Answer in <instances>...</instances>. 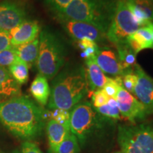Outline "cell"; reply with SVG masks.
<instances>
[{
    "label": "cell",
    "instance_id": "1",
    "mask_svg": "<svg viewBox=\"0 0 153 153\" xmlns=\"http://www.w3.org/2000/svg\"><path fill=\"white\" fill-rule=\"evenodd\" d=\"M47 111L24 96L0 102V123L16 138L30 141L41 136Z\"/></svg>",
    "mask_w": 153,
    "mask_h": 153
},
{
    "label": "cell",
    "instance_id": "2",
    "mask_svg": "<svg viewBox=\"0 0 153 153\" xmlns=\"http://www.w3.org/2000/svg\"><path fill=\"white\" fill-rule=\"evenodd\" d=\"M89 90L85 68L82 65L66 67L53 78L48 108L70 111Z\"/></svg>",
    "mask_w": 153,
    "mask_h": 153
},
{
    "label": "cell",
    "instance_id": "3",
    "mask_svg": "<svg viewBox=\"0 0 153 153\" xmlns=\"http://www.w3.org/2000/svg\"><path fill=\"white\" fill-rule=\"evenodd\" d=\"M116 4L112 0H72L60 13L58 21L83 22L95 26L106 34L114 17Z\"/></svg>",
    "mask_w": 153,
    "mask_h": 153
},
{
    "label": "cell",
    "instance_id": "4",
    "mask_svg": "<svg viewBox=\"0 0 153 153\" xmlns=\"http://www.w3.org/2000/svg\"><path fill=\"white\" fill-rule=\"evenodd\" d=\"M112 122V119L97 112L89 101L79 102L70 111V131L77 138L80 146L100 135Z\"/></svg>",
    "mask_w": 153,
    "mask_h": 153
},
{
    "label": "cell",
    "instance_id": "5",
    "mask_svg": "<svg viewBox=\"0 0 153 153\" xmlns=\"http://www.w3.org/2000/svg\"><path fill=\"white\" fill-rule=\"evenodd\" d=\"M67 50L60 37L48 28L39 36V49L36 66L38 73L47 79H53L65 62Z\"/></svg>",
    "mask_w": 153,
    "mask_h": 153
},
{
    "label": "cell",
    "instance_id": "6",
    "mask_svg": "<svg viewBox=\"0 0 153 153\" xmlns=\"http://www.w3.org/2000/svg\"><path fill=\"white\" fill-rule=\"evenodd\" d=\"M118 142L123 153H153V126L120 125L118 128Z\"/></svg>",
    "mask_w": 153,
    "mask_h": 153
},
{
    "label": "cell",
    "instance_id": "7",
    "mask_svg": "<svg viewBox=\"0 0 153 153\" xmlns=\"http://www.w3.org/2000/svg\"><path fill=\"white\" fill-rule=\"evenodd\" d=\"M140 28V26L135 22L126 0H118L111 23L107 30L106 38L116 45L126 41L131 34Z\"/></svg>",
    "mask_w": 153,
    "mask_h": 153
},
{
    "label": "cell",
    "instance_id": "8",
    "mask_svg": "<svg viewBox=\"0 0 153 153\" xmlns=\"http://www.w3.org/2000/svg\"><path fill=\"white\" fill-rule=\"evenodd\" d=\"M116 100L121 116L133 124L137 120L144 119L148 115L144 106L122 87L118 91Z\"/></svg>",
    "mask_w": 153,
    "mask_h": 153
},
{
    "label": "cell",
    "instance_id": "9",
    "mask_svg": "<svg viewBox=\"0 0 153 153\" xmlns=\"http://www.w3.org/2000/svg\"><path fill=\"white\" fill-rule=\"evenodd\" d=\"M134 72L137 76V81L133 94L144 106L147 114H153V79L138 64L135 65Z\"/></svg>",
    "mask_w": 153,
    "mask_h": 153
},
{
    "label": "cell",
    "instance_id": "10",
    "mask_svg": "<svg viewBox=\"0 0 153 153\" xmlns=\"http://www.w3.org/2000/svg\"><path fill=\"white\" fill-rule=\"evenodd\" d=\"M60 22L66 33L76 41L87 38L97 43L106 38V34L86 22L72 20H61Z\"/></svg>",
    "mask_w": 153,
    "mask_h": 153
},
{
    "label": "cell",
    "instance_id": "11",
    "mask_svg": "<svg viewBox=\"0 0 153 153\" xmlns=\"http://www.w3.org/2000/svg\"><path fill=\"white\" fill-rule=\"evenodd\" d=\"M26 19V11L20 4L11 1L0 3V29L11 31Z\"/></svg>",
    "mask_w": 153,
    "mask_h": 153
},
{
    "label": "cell",
    "instance_id": "12",
    "mask_svg": "<svg viewBox=\"0 0 153 153\" xmlns=\"http://www.w3.org/2000/svg\"><path fill=\"white\" fill-rule=\"evenodd\" d=\"M95 60L101 70L105 73L116 76H123L126 73L118 58V54L108 47L99 48L95 55Z\"/></svg>",
    "mask_w": 153,
    "mask_h": 153
},
{
    "label": "cell",
    "instance_id": "13",
    "mask_svg": "<svg viewBox=\"0 0 153 153\" xmlns=\"http://www.w3.org/2000/svg\"><path fill=\"white\" fill-rule=\"evenodd\" d=\"M40 26L36 21H25L11 31L9 35L13 46L29 43L38 38Z\"/></svg>",
    "mask_w": 153,
    "mask_h": 153
},
{
    "label": "cell",
    "instance_id": "14",
    "mask_svg": "<svg viewBox=\"0 0 153 153\" xmlns=\"http://www.w3.org/2000/svg\"><path fill=\"white\" fill-rule=\"evenodd\" d=\"M85 63L86 75L89 90L94 91L102 89L106 85L108 77L97 65L95 57L87 59Z\"/></svg>",
    "mask_w": 153,
    "mask_h": 153
},
{
    "label": "cell",
    "instance_id": "15",
    "mask_svg": "<svg viewBox=\"0 0 153 153\" xmlns=\"http://www.w3.org/2000/svg\"><path fill=\"white\" fill-rule=\"evenodd\" d=\"M128 44L136 54L145 49H153L152 31L148 25L140 27L126 39Z\"/></svg>",
    "mask_w": 153,
    "mask_h": 153
},
{
    "label": "cell",
    "instance_id": "16",
    "mask_svg": "<svg viewBox=\"0 0 153 153\" xmlns=\"http://www.w3.org/2000/svg\"><path fill=\"white\" fill-rule=\"evenodd\" d=\"M21 96L20 85L14 79L8 69L0 66V102Z\"/></svg>",
    "mask_w": 153,
    "mask_h": 153
},
{
    "label": "cell",
    "instance_id": "17",
    "mask_svg": "<svg viewBox=\"0 0 153 153\" xmlns=\"http://www.w3.org/2000/svg\"><path fill=\"white\" fill-rule=\"evenodd\" d=\"M70 126L62 125L53 119H50L46 124V133L50 150L55 153L58 145L70 133Z\"/></svg>",
    "mask_w": 153,
    "mask_h": 153
},
{
    "label": "cell",
    "instance_id": "18",
    "mask_svg": "<svg viewBox=\"0 0 153 153\" xmlns=\"http://www.w3.org/2000/svg\"><path fill=\"white\" fill-rule=\"evenodd\" d=\"M30 92L38 104L45 106L48 102L51 94V88L48 79L38 74L30 85Z\"/></svg>",
    "mask_w": 153,
    "mask_h": 153
},
{
    "label": "cell",
    "instance_id": "19",
    "mask_svg": "<svg viewBox=\"0 0 153 153\" xmlns=\"http://www.w3.org/2000/svg\"><path fill=\"white\" fill-rule=\"evenodd\" d=\"M14 47L17 57L26 62L28 68L36 64L39 49V38L29 43Z\"/></svg>",
    "mask_w": 153,
    "mask_h": 153
},
{
    "label": "cell",
    "instance_id": "20",
    "mask_svg": "<svg viewBox=\"0 0 153 153\" xmlns=\"http://www.w3.org/2000/svg\"><path fill=\"white\" fill-rule=\"evenodd\" d=\"M119 60L126 72L133 71L136 63V55L127 41L122 42L116 45Z\"/></svg>",
    "mask_w": 153,
    "mask_h": 153
},
{
    "label": "cell",
    "instance_id": "21",
    "mask_svg": "<svg viewBox=\"0 0 153 153\" xmlns=\"http://www.w3.org/2000/svg\"><path fill=\"white\" fill-rule=\"evenodd\" d=\"M28 66L26 62L17 57L16 61L9 67L11 75L19 85L26 84L28 79Z\"/></svg>",
    "mask_w": 153,
    "mask_h": 153
},
{
    "label": "cell",
    "instance_id": "22",
    "mask_svg": "<svg viewBox=\"0 0 153 153\" xmlns=\"http://www.w3.org/2000/svg\"><path fill=\"white\" fill-rule=\"evenodd\" d=\"M80 145L76 136L71 132L58 145L55 153H79Z\"/></svg>",
    "mask_w": 153,
    "mask_h": 153
},
{
    "label": "cell",
    "instance_id": "23",
    "mask_svg": "<svg viewBox=\"0 0 153 153\" xmlns=\"http://www.w3.org/2000/svg\"><path fill=\"white\" fill-rule=\"evenodd\" d=\"M95 109L103 116L110 118V119L115 120L120 118L117 101L114 98H110L106 105L99 107V108H95Z\"/></svg>",
    "mask_w": 153,
    "mask_h": 153
},
{
    "label": "cell",
    "instance_id": "24",
    "mask_svg": "<svg viewBox=\"0 0 153 153\" xmlns=\"http://www.w3.org/2000/svg\"><path fill=\"white\" fill-rule=\"evenodd\" d=\"M126 1L144 13L150 22H153V3L152 0H126Z\"/></svg>",
    "mask_w": 153,
    "mask_h": 153
},
{
    "label": "cell",
    "instance_id": "25",
    "mask_svg": "<svg viewBox=\"0 0 153 153\" xmlns=\"http://www.w3.org/2000/svg\"><path fill=\"white\" fill-rule=\"evenodd\" d=\"M70 111L59 108L47 111V118H51V119L55 120L57 123L65 126H70Z\"/></svg>",
    "mask_w": 153,
    "mask_h": 153
},
{
    "label": "cell",
    "instance_id": "26",
    "mask_svg": "<svg viewBox=\"0 0 153 153\" xmlns=\"http://www.w3.org/2000/svg\"><path fill=\"white\" fill-rule=\"evenodd\" d=\"M17 55L14 47L11 45L8 48L0 52V66L2 68H8L17 59Z\"/></svg>",
    "mask_w": 153,
    "mask_h": 153
},
{
    "label": "cell",
    "instance_id": "27",
    "mask_svg": "<svg viewBox=\"0 0 153 153\" xmlns=\"http://www.w3.org/2000/svg\"><path fill=\"white\" fill-rule=\"evenodd\" d=\"M137 81V76L134 70L133 71L126 72L122 76V87L131 94L133 93Z\"/></svg>",
    "mask_w": 153,
    "mask_h": 153
},
{
    "label": "cell",
    "instance_id": "28",
    "mask_svg": "<svg viewBox=\"0 0 153 153\" xmlns=\"http://www.w3.org/2000/svg\"><path fill=\"white\" fill-rule=\"evenodd\" d=\"M72 1V0H45V3L54 15H56L62 11Z\"/></svg>",
    "mask_w": 153,
    "mask_h": 153
},
{
    "label": "cell",
    "instance_id": "29",
    "mask_svg": "<svg viewBox=\"0 0 153 153\" xmlns=\"http://www.w3.org/2000/svg\"><path fill=\"white\" fill-rule=\"evenodd\" d=\"M109 99L110 97L107 96L103 89L94 91L92 94V97H91L93 106L95 108H99V107L104 106L108 103Z\"/></svg>",
    "mask_w": 153,
    "mask_h": 153
},
{
    "label": "cell",
    "instance_id": "30",
    "mask_svg": "<svg viewBox=\"0 0 153 153\" xmlns=\"http://www.w3.org/2000/svg\"><path fill=\"white\" fill-rule=\"evenodd\" d=\"M120 86L117 83L114 78H108L106 85L103 87V90L110 98L116 99V95Z\"/></svg>",
    "mask_w": 153,
    "mask_h": 153
},
{
    "label": "cell",
    "instance_id": "31",
    "mask_svg": "<svg viewBox=\"0 0 153 153\" xmlns=\"http://www.w3.org/2000/svg\"><path fill=\"white\" fill-rule=\"evenodd\" d=\"M19 153H43L38 145L31 141H24L21 145Z\"/></svg>",
    "mask_w": 153,
    "mask_h": 153
},
{
    "label": "cell",
    "instance_id": "32",
    "mask_svg": "<svg viewBox=\"0 0 153 153\" xmlns=\"http://www.w3.org/2000/svg\"><path fill=\"white\" fill-rule=\"evenodd\" d=\"M11 46L9 32L0 29V52Z\"/></svg>",
    "mask_w": 153,
    "mask_h": 153
},
{
    "label": "cell",
    "instance_id": "33",
    "mask_svg": "<svg viewBox=\"0 0 153 153\" xmlns=\"http://www.w3.org/2000/svg\"><path fill=\"white\" fill-rule=\"evenodd\" d=\"M78 45H79L80 49L84 51V50L87 48L97 46V45H98V44L96 43V42L91 41V40L85 38V39H82L81 41H78Z\"/></svg>",
    "mask_w": 153,
    "mask_h": 153
},
{
    "label": "cell",
    "instance_id": "34",
    "mask_svg": "<svg viewBox=\"0 0 153 153\" xmlns=\"http://www.w3.org/2000/svg\"><path fill=\"white\" fill-rule=\"evenodd\" d=\"M148 25L149 26V27L150 28L151 31H152V40H153V22H150Z\"/></svg>",
    "mask_w": 153,
    "mask_h": 153
},
{
    "label": "cell",
    "instance_id": "35",
    "mask_svg": "<svg viewBox=\"0 0 153 153\" xmlns=\"http://www.w3.org/2000/svg\"><path fill=\"white\" fill-rule=\"evenodd\" d=\"M115 153H123V152H115Z\"/></svg>",
    "mask_w": 153,
    "mask_h": 153
},
{
    "label": "cell",
    "instance_id": "36",
    "mask_svg": "<svg viewBox=\"0 0 153 153\" xmlns=\"http://www.w3.org/2000/svg\"><path fill=\"white\" fill-rule=\"evenodd\" d=\"M0 153H2V152H0Z\"/></svg>",
    "mask_w": 153,
    "mask_h": 153
},
{
    "label": "cell",
    "instance_id": "37",
    "mask_svg": "<svg viewBox=\"0 0 153 153\" xmlns=\"http://www.w3.org/2000/svg\"><path fill=\"white\" fill-rule=\"evenodd\" d=\"M152 3H153V0H152Z\"/></svg>",
    "mask_w": 153,
    "mask_h": 153
},
{
    "label": "cell",
    "instance_id": "38",
    "mask_svg": "<svg viewBox=\"0 0 153 153\" xmlns=\"http://www.w3.org/2000/svg\"><path fill=\"white\" fill-rule=\"evenodd\" d=\"M18 153H19V152H18Z\"/></svg>",
    "mask_w": 153,
    "mask_h": 153
},
{
    "label": "cell",
    "instance_id": "39",
    "mask_svg": "<svg viewBox=\"0 0 153 153\" xmlns=\"http://www.w3.org/2000/svg\"></svg>",
    "mask_w": 153,
    "mask_h": 153
}]
</instances>
